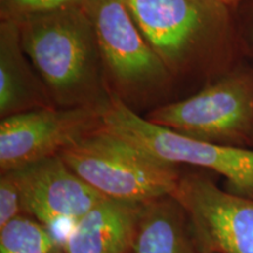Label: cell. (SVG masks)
Returning a JSON list of instances; mask_svg holds the SVG:
<instances>
[{"instance_id": "obj_1", "label": "cell", "mask_w": 253, "mask_h": 253, "mask_svg": "<svg viewBox=\"0 0 253 253\" xmlns=\"http://www.w3.org/2000/svg\"><path fill=\"white\" fill-rule=\"evenodd\" d=\"M15 21L25 53L56 107L106 106L110 93L96 34L84 5Z\"/></svg>"}, {"instance_id": "obj_2", "label": "cell", "mask_w": 253, "mask_h": 253, "mask_svg": "<svg viewBox=\"0 0 253 253\" xmlns=\"http://www.w3.org/2000/svg\"><path fill=\"white\" fill-rule=\"evenodd\" d=\"M176 84L205 78L230 61L233 32L221 0H126Z\"/></svg>"}, {"instance_id": "obj_3", "label": "cell", "mask_w": 253, "mask_h": 253, "mask_svg": "<svg viewBox=\"0 0 253 253\" xmlns=\"http://www.w3.org/2000/svg\"><path fill=\"white\" fill-rule=\"evenodd\" d=\"M84 7L93 23L110 95L137 114L173 101L176 82L142 36L126 0H84Z\"/></svg>"}, {"instance_id": "obj_4", "label": "cell", "mask_w": 253, "mask_h": 253, "mask_svg": "<svg viewBox=\"0 0 253 253\" xmlns=\"http://www.w3.org/2000/svg\"><path fill=\"white\" fill-rule=\"evenodd\" d=\"M59 156L104 197L138 204L172 196L183 173L104 126Z\"/></svg>"}, {"instance_id": "obj_5", "label": "cell", "mask_w": 253, "mask_h": 253, "mask_svg": "<svg viewBox=\"0 0 253 253\" xmlns=\"http://www.w3.org/2000/svg\"><path fill=\"white\" fill-rule=\"evenodd\" d=\"M143 118L186 137L242 147L253 138V75L229 73L191 96L162 104Z\"/></svg>"}, {"instance_id": "obj_6", "label": "cell", "mask_w": 253, "mask_h": 253, "mask_svg": "<svg viewBox=\"0 0 253 253\" xmlns=\"http://www.w3.org/2000/svg\"><path fill=\"white\" fill-rule=\"evenodd\" d=\"M102 119L106 128L153 156L211 170L226 179L231 194L253 199V150L179 135L149 122L114 95L102 108Z\"/></svg>"}, {"instance_id": "obj_7", "label": "cell", "mask_w": 253, "mask_h": 253, "mask_svg": "<svg viewBox=\"0 0 253 253\" xmlns=\"http://www.w3.org/2000/svg\"><path fill=\"white\" fill-rule=\"evenodd\" d=\"M103 126L102 108L95 107H54L2 119L0 172L14 171L58 156Z\"/></svg>"}, {"instance_id": "obj_8", "label": "cell", "mask_w": 253, "mask_h": 253, "mask_svg": "<svg viewBox=\"0 0 253 253\" xmlns=\"http://www.w3.org/2000/svg\"><path fill=\"white\" fill-rule=\"evenodd\" d=\"M172 196L202 253H253L252 198L224 191L199 173H182Z\"/></svg>"}, {"instance_id": "obj_9", "label": "cell", "mask_w": 253, "mask_h": 253, "mask_svg": "<svg viewBox=\"0 0 253 253\" xmlns=\"http://www.w3.org/2000/svg\"><path fill=\"white\" fill-rule=\"evenodd\" d=\"M23 213L45 225L62 250L75 223L103 201L59 156L14 170Z\"/></svg>"}, {"instance_id": "obj_10", "label": "cell", "mask_w": 253, "mask_h": 253, "mask_svg": "<svg viewBox=\"0 0 253 253\" xmlns=\"http://www.w3.org/2000/svg\"><path fill=\"white\" fill-rule=\"evenodd\" d=\"M48 88L21 45L15 20L0 24V118L54 108Z\"/></svg>"}, {"instance_id": "obj_11", "label": "cell", "mask_w": 253, "mask_h": 253, "mask_svg": "<svg viewBox=\"0 0 253 253\" xmlns=\"http://www.w3.org/2000/svg\"><path fill=\"white\" fill-rule=\"evenodd\" d=\"M142 204L104 198L77 223L65 253H132Z\"/></svg>"}, {"instance_id": "obj_12", "label": "cell", "mask_w": 253, "mask_h": 253, "mask_svg": "<svg viewBox=\"0 0 253 253\" xmlns=\"http://www.w3.org/2000/svg\"><path fill=\"white\" fill-rule=\"evenodd\" d=\"M132 253H202L184 209L173 196L142 204Z\"/></svg>"}, {"instance_id": "obj_13", "label": "cell", "mask_w": 253, "mask_h": 253, "mask_svg": "<svg viewBox=\"0 0 253 253\" xmlns=\"http://www.w3.org/2000/svg\"><path fill=\"white\" fill-rule=\"evenodd\" d=\"M58 243L45 225L21 213L0 229V253H52Z\"/></svg>"}, {"instance_id": "obj_14", "label": "cell", "mask_w": 253, "mask_h": 253, "mask_svg": "<svg viewBox=\"0 0 253 253\" xmlns=\"http://www.w3.org/2000/svg\"><path fill=\"white\" fill-rule=\"evenodd\" d=\"M84 0H5L2 5V20H19L31 15L61 11L84 5Z\"/></svg>"}, {"instance_id": "obj_15", "label": "cell", "mask_w": 253, "mask_h": 253, "mask_svg": "<svg viewBox=\"0 0 253 253\" xmlns=\"http://www.w3.org/2000/svg\"><path fill=\"white\" fill-rule=\"evenodd\" d=\"M23 213L20 191L13 172L0 175V229Z\"/></svg>"}, {"instance_id": "obj_16", "label": "cell", "mask_w": 253, "mask_h": 253, "mask_svg": "<svg viewBox=\"0 0 253 253\" xmlns=\"http://www.w3.org/2000/svg\"><path fill=\"white\" fill-rule=\"evenodd\" d=\"M244 40H245V45L248 46L250 49L253 50V23L246 28L244 33Z\"/></svg>"}, {"instance_id": "obj_17", "label": "cell", "mask_w": 253, "mask_h": 253, "mask_svg": "<svg viewBox=\"0 0 253 253\" xmlns=\"http://www.w3.org/2000/svg\"><path fill=\"white\" fill-rule=\"evenodd\" d=\"M221 1H223L224 4H226V5H232V4H236L238 0H221Z\"/></svg>"}, {"instance_id": "obj_18", "label": "cell", "mask_w": 253, "mask_h": 253, "mask_svg": "<svg viewBox=\"0 0 253 253\" xmlns=\"http://www.w3.org/2000/svg\"><path fill=\"white\" fill-rule=\"evenodd\" d=\"M52 253H65L62 251V250H56V251H53Z\"/></svg>"}]
</instances>
